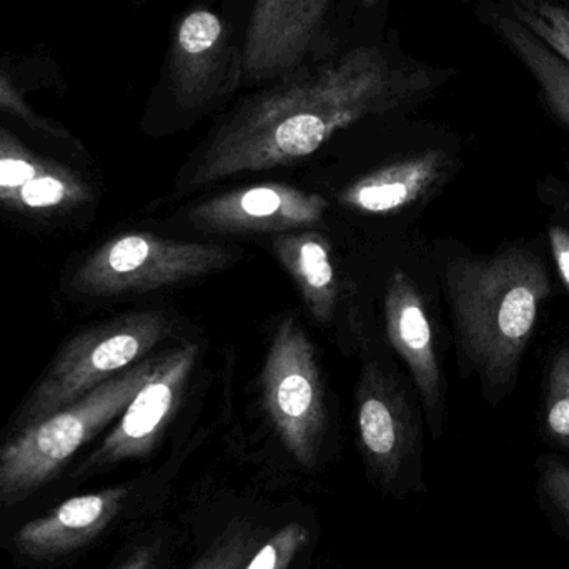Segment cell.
Returning a JSON list of instances; mask_svg holds the SVG:
<instances>
[{
    "label": "cell",
    "instance_id": "obj_1",
    "mask_svg": "<svg viewBox=\"0 0 569 569\" xmlns=\"http://www.w3.org/2000/svg\"><path fill=\"white\" fill-rule=\"evenodd\" d=\"M451 76L411 57L398 30L343 47L233 100L183 167L179 190L293 166L341 133L408 116Z\"/></svg>",
    "mask_w": 569,
    "mask_h": 569
},
{
    "label": "cell",
    "instance_id": "obj_2",
    "mask_svg": "<svg viewBox=\"0 0 569 569\" xmlns=\"http://www.w3.org/2000/svg\"><path fill=\"white\" fill-rule=\"evenodd\" d=\"M435 263L461 375H475L485 400L498 407L517 390L525 351L553 293L547 260L528 242L493 253L447 242L437 247Z\"/></svg>",
    "mask_w": 569,
    "mask_h": 569
},
{
    "label": "cell",
    "instance_id": "obj_3",
    "mask_svg": "<svg viewBox=\"0 0 569 569\" xmlns=\"http://www.w3.org/2000/svg\"><path fill=\"white\" fill-rule=\"evenodd\" d=\"M157 360L140 361L43 420L0 431V538L59 500L67 471L116 423Z\"/></svg>",
    "mask_w": 569,
    "mask_h": 569
},
{
    "label": "cell",
    "instance_id": "obj_4",
    "mask_svg": "<svg viewBox=\"0 0 569 569\" xmlns=\"http://www.w3.org/2000/svg\"><path fill=\"white\" fill-rule=\"evenodd\" d=\"M252 0H193L177 13L146 122L173 132L222 113L243 90Z\"/></svg>",
    "mask_w": 569,
    "mask_h": 569
},
{
    "label": "cell",
    "instance_id": "obj_5",
    "mask_svg": "<svg viewBox=\"0 0 569 569\" xmlns=\"http://www.w3.org/2000/svg\"><path fill=\"white\" fill-rule=\"evenodd\" d=\"M170 331L172 321L157 310L133 311L82 328L63 341L6 428L26 427L76 403L143 361Z\"/></svg>",
    "mask_w": 569,
    "mask_h": 569
},
{
    "label": "cell",
    "instance_id": "obj_6",
    "mask_svg": "<svg viewBox=\"0 0 569 569\" xmlns=\"http://www.w3.org/2000/svg\"><path fill=\"white\" fill-rule=\"evenodd\" d=\"M236 260L237 253L219 243L183 242L149 232L119 233L70 267L60 290L80 303L119 300L203 279Z\"/></svg>",
    "mask_w": 569,
    "mask_h": 569
},
{
    "label": "cell",
    "instance_id": "obj_7",
    "mask_svg": "<svg viewBox=\"0 0 569 569\" xmlns=\"http://www.w3.org/2000/svg\"><path fill=\"white\" fill-rule=\"evenodd\" d=\"M142 491L127 481L67 495L10 528L0 550L17 569L70 568L136 515Z\"/></svg>",
    "mask_w": 569,
    "mask_h": 569
},
{
    "label": "cell",
    "instance_id": "obj_8",
    "mask_svg": "<svg viewBox=\"0 0 569 569\" xmlns=\"http://www.w3.org/2000/svg\"><path fill=\"white\" fill-rule=\"evenodd\" d=\"M260 391L263 410L288 453L301 467H317L328 425L323 378L313 343L293 317L283 318L273 330Z\"/></svg>",
    "mask_w": 569,
    "mask_h": 569
},
{
    "label": "cell",
    "instance_id": "obj_9",
    "mask_svg": "<svg viewBox=\"0 0 569 569\" xmlns=\"http://www.w3.org/2000/svg\"><path fill=\"white\" fill-rule=\"evenodd\" d=\"M340 0H252L243 90L259 89L340 50Z\"/></svg>",
    "mask_w": 569,
    "mask_h": 569
},
{
    "label": "cell",
    "instance_id": "obj_10",
    "mask_svg": "<svg viewBox=\"0 0 569 569\" xmlns=\"http://www.w3.org/2000/svg\"><path fill=\"white\" fill-rule=\"evenodd\" d=\"M199 347L177 348L157 360L156 370L137 391L109 433L82 453L67 471L62 491H70L126 461L142 460L152 453L172 420L196 368Z\"/></svg>",
    "mask_w": 569,
    "mask_h": 569
},
{
    "label": "cell",
    "instance_id": "obj_11",
    "mask_svg": "<svg viewBox=\"0 0 569 569\" xmlns=\"http://www.w3.org/2000/svg\"><path fill=\"white\" fill-rule=\"evenodd\" d=\"M97 200L99 190L87 173L0 129V212L37 226H63L90 212Z\"/></svg>",
    "mask_w": 569,
    "mask_h": 569
},
{
    "label": "cell",
    "instance_id": "obj_12",
    "mask_svg": "<svg viewBox=\"0 0 569 569\" xmlns=\"http://www.w3.org/2000/svg\"><path fill=\"white\" fill-rule=\"evenodd\" d=\"M357 427L368 471L378 487L395 490L417 450V420L400 385L375 361L358 383Z\"/></svg>",
    "mask_w": 569,
    "mask_h": 569
},
{
    "label": "cell",
    "instance_id": "obj_13",
    "mask_svg": "<svg viewBox=\"0 0 569 569\" xmlns=\"http://www.w3.org/2000/svg\"><path fill=\"white\" fill-rule=\"evenodd\" d=\"M328 202L318 193L282 183H262L230 190L203 200L187 212L186 220L200 233L293 232L310 229L325 219Z\"/></svg>",
    "mask_w": 569,
    "mask_h": 569
},
{
    "label": "cell",
    "instance_id": "obj_14",
    "mask_svg": "<svg viewBox=\"0 0 569 569\" xmlns=\"http://www.w3.org/2000/svg\"><path fill=\"white\" fill-rule=\"evenodd\" d=\"M385 325L391 345L410 370L428 425L438 437L447 410V380L441 368L437 327L420 288L401 270H395L388 279Z\"/></svg>",
    "mask_w": 569,
    "mask_h": 569
},
{
    "label": "cell",
    "instance_id": "obj_15",
    "mask_svg": "<svg viewBox=\"0 0 569 569\" xmlns=\"http://www.w3.org/2000/svg\"><path fill=\"white\" fill-rule=\"evenodd\" d=\"M455 167L450 150L425 147L361 177L341 192L340 202L353 212L391 216L440 192Z\"/></svg>",
    "mask_w": 569,
    "mask_h": 569
},
{
    "label": "cell",
    "instance_id": "obj_16",
    "mask_svg": "<svg viewBox=\"0 0 569 569\" xmlns=\"http://www.w3.org/2000/svg\"><path fill=\"white\" fill-rule=\"evenodd\" d=\"M276 256L290 273L305 307L318 323L335 317L338 305V279L330 243L311 230L279 233L272 242Z\"/></svg>",
    "mask_w": 569,
    "mask_h": 569
},
{
    "label": "cell",
    "instance_id": "obj_17",
    "mask_svg": "<svg viewBox=\"0 0 569 569\" xmlns=\"http://www.w3.org/2000/svg\"><path fill=\"white\" fill-rule=\"evenodd\" d=\"M487 20L533 73L551 112L569 129V63L515 17L490 9L487 10Z\"/></svg>",
    "mask_w": 569,
    "mask_h": 569
},
{
    "label": "cell",
    "instance_id": "obj_18",
    "mask_svg": "<svg viewBox=\"0 0 569 569\" xmlns=\"http://www.w3.org/2000/svg\"><path fill=\"white\" fill-rule=\"evenodd\" d=\"M515 19L569 63V9L550 0H508Z\"/></svg>",
    "mask_w": 569,
    "mask_h": 569
},
{
    "label": "cell",
    "instance_id": "obj_19",
    "mask_svg": "<svg viewBox=\"0 0 569 569\" xmlns=\"http://www.w3.org/2000/svg\"><path fill=\"white\" fill-rule=\"evenodd\" d=\"M543 425L548 435L569 443V341L548 361L543 390Z\"/></svg>",
    "mask_w": 569,
    "mask_h": 569
},
{
    "label": "cell",
    "instance_id": "obj_20",
    "mask_svg": "<svg viewBox=\"0 0 569 569\" xmlns=\"http://www.w3.org/2000/svg\"><path fill=\"white\" fill-rule=\"evenodd\" d=\"M391 0H340L338 6V43L341 49L378 39L388 32Z\"/></svg>",
    "mask_w": 569,
    "mask_h": 569
},
{
    "label": "cell",
    "instance_id": "obj_21",
    "mask_svg": "<svg viewBox=\"0 0 569 569\" xmlns=\"http://www.w3.org/2000/svg\"><path fill=\"white\" fill-rule=\"evenodd\" d=\"M256 545L247 525H230L189 569H243L256 553Z\"/></svg>",
    "mask_w": 569,
    "mask_h": 569
},
{
    "label": "cell",
    "instance_id": "obj_22",
    "mask_svg": "<svg viewBox=\"0 0 569 569\" xmlns=\"http://www.w3.org/2000/svg\"><path fill=\"white\" fill-rule=\"evenodd\" d=\"M310 541V531L300 523H290L273 535L256 551L243 569H288Z\"/></svg>",
    "mask_w": 569,
    "mask_h": 569
},
{
    "label": "cell",
    "instance_id": "obj_23",
    "mask_svg": "<svg viewBox=\"0 0 569 569\" xmlns=\"http://www.w3.org/2000/svg\"><path fill=\"white\" fill-rule=\"evenodd\" d=\"M0 112L16 117L17 120L26 123L29 129L36 130V132L46 133V136L53 137L57 140H70L67 130H63L59 123L39 116L20 96L13 83L2 73H0Z\"/></svg>",
    "mask_w": 569,
    "mask_h": 569
},
{
    "label": "cell",
    "instance_id": "obj_24",
    "mask_svg": "<svg viewBox=\"0 0 569 569\" xmlns=\"http://www.w3.org/2000/svg\"><path fill=\"white\" fill-rule=\"evenodd\" d=\"M537 193L543 206L553 212V219L569 226V163L558 176L551 173L541 179L538 182Z\"/></svg>",
    "mask_w": 569,
    "mask_h": 569
},
{
    "label": "cell",
    "instance_id": "obj_25",
    "mask_svg": "<svg viewBox=\"0 0 569 569\" xmlns=\"http://www.w3.org/2000/svg\"><path fill=\"white\" fill-rule=\"evenodd\" d=\"M163 545L157 538L133 541L109 569H160Z\"/></svg>",
    "mask_w": 569,
    "mask_h": 569
},
{
    "label": "cell",
    "instance_id": "obj_26",
    "mask_svg": "<svg viewBox=\"0 0 569 569\" xmlns=\"http://www.w3.org/2000/svg\"><path fill=\"white\" fill-rule=\"evenodd\" d=\"M547 236L558 276L569 291V226L557 219L551 220L547 227Z\"/></svg>",
    "mask_w": 569,
    "mask_h": 569
},
{
    "label": "cell",
    "instance_id": "obj_27",
    "mask_svg": "<svg viewBox=\"0 0 569 569\" xmlns=\"http://www.w3.org/2000/svg\"><path fill=\"white\" fill-rule=\"evenodd\" d=\"M133 3H137V6H140V3L146 2V0H132Z\"/></svg>",
    "mask_w": 569,
    "mask_h": 569
}]
</instances>
